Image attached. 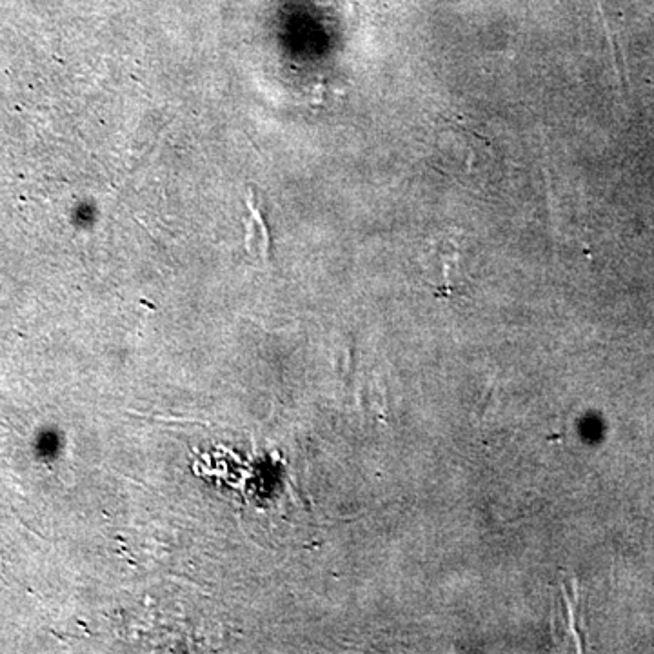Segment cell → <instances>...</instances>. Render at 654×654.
I'll return each mask as SVG.
<instances>
[{
  "label": "cell",
  "instance_id": "obj_1",
  "mask_svg": "<svg viewBox=\"0 0 654 654\" xmlns=\"http://www.w3.org/2000/svg\"><path fill=\"white\" fill-rule=\"evenodd\" d=\"M251 222H249L248 248L255 249L264 258L271 253V233H269L268 220L264 215L262 197L255 188L249 189L248 199Z\"/></svg>",
  "mask_w": 654,
  "mask_h": 654
}]
</instances>
